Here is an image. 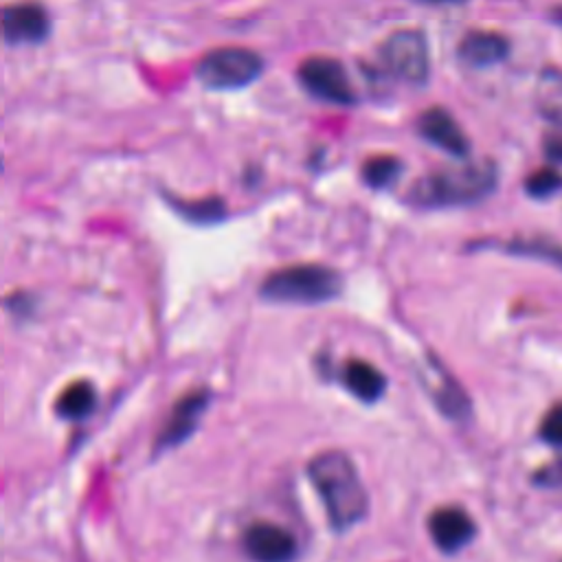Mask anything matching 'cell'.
Listing matches in <instances>:
<instances>
[{
  "label": "cell",
  "mask_w": 562,
  "mask_h": 562,
  "mask_svg": "<svg viewBox=\"0 0 562 562\" xmlns=\"http://www.w3.org/2000/svg\"><path fill=\"white\" fill-rule=\"evenodd\" d=\"M507 252H518V255H529V257H540L547 261H553L558 266H562V248H558L555 244L549 241H538V239H522V241H512L505 248Z\"/></svg>",
  "instance_id": "19"
},
{
  "label": "cell",
  "mask_w": 562,
  "mask_h": 562,
  "mask_svg": "<svg viewBox=\"0 0 562 562\" xmlns=\"http://www.w3.org/2000/svg\"><path fill=\"white\" fill-rule=\"evenodd\" d=\"M336 270L321 263H296L270 272L261 283V296L274 303H325L340 294Z\"/></svg>",
  "instance_id": "3"
},
{
  "label": "cell",
  "mask_w": 562,
  "mask_h": 562,
  "mask_svg": "<svg viewBox=\"0 0 562 562\" xmlns=\"http://www.w3.org/2000/svg\"><path fill=\"white\" fill-rule=\"evenodd\" d=\"M536 479H538V483H542V485H558V483H562V463L547 465Z\"/></svg>",
  "instance_id": "21"
},
{
  "label": "cell",
  "mask_w": 562,
  "mask_h": 562,
  "mask_svg": "<svg viewBox=\"0 0 562 562\" xmlns=\"http://www.w3.org/2000/svg\"><path fill=\"white\" fill-rule=\"evenodd\" d=\"M540 437L547 443L562 448V404H558L555 408H551L547 413V417L542 419V426H540Z\"/></svg>",
  "instance_id": "20"
},
{
  "label": "cell",
  "mask_w": 562,
  "mask_h": 562,
  "mask_svg": "<svg viewBox=\"0 0 562 562\" xmlns=\"http://www.w3.org/2000/svg\"><path fill=\"white\" fill-rule=\"evenodd\" d=\"M424 2H459V0H424Z\"/></svg>",
  "instance_id": "23"
},
{
  "label": "cell",
  "mask_w": 562,
  "mask_h": 562,
  "mask_svg": "<svg viewBox=\"0 0 562 562\" xmlns=\"http://www.w3.org/2000/svg\"><path fill=\"white\" fill-rule=\"evenodd\" d=\"M380 59L384 68L408 83H424L428 77V44L424 33L415 29H404L391 33L382 48H380Z\"/></svg>",
  "instance_id": "5"
},
{
  "label": "cell",
  "mask_w": 562,
  "mask_h": 562,
  "mask_svg": "<svg viewBox=\"0 0 562 562\" xmlns=\"http://www.w3.org/2000/svg\"><path fill=\"white\" fill-rule=\"evenodd\" d=\"M299 81L310 94L323 101H329L336 105H349L356 101L349 75L345 66L334 57H325V55L307 57L299 66Z\"/></svg>",
  "instance_id": "6"
},
{
  "label": "cell",
  "mask_w": 562,
  "mask_h": 562,
  "mask_svg": "<svg viewBox=\"0 0 562 562\" xmlns=\"http://www.w3.org/2000/svg\"><path fill=\"white\" fill-rule=\"evenodd\" d=\"M428 531L443 553L461 551L474 538V522L461 507H439L428 518Z\"/></svg>",
  "instance_id": "10"
},
{
  "label": "cell",
  "mask_w": 562,
  "mask_h": 562,
  "mask_svg": "<svg viewBox=\"0 0 562 562\" xmlns=\"http://www.w3.org/2000/svg\"><path fill=\"white\" fill-rule=\"evenodd\" d=\"M0 35L9 44H37L48 35V15L35 2H18L0 9Z\"/></svg>",
  "instance_id": "8"
},
{
  "label": "cell",
  "mask_w": 562,
  "mask_h": 562,
  "mask_svg": "<svg viewBox=\"0 0 562 562\" xmlns=\"http://www.w3.org/2000/svg\"><path fill=\"white\" fill-rule=\"evenodd\" d=\"M176 206V211L180 215H184L191 222L198 224H209V222H217L224 217L226 206L222 198H204V200H193V202H184V200H173L171 202Z\"/></svg>",
  "instance_id": "17"
},
{
  "label": "cell",
  "mask_w": 562,
  "mask_h": 562,
  "mask_svg": "<svg viewBox=\"0 0 562 562\" xmlns=\"http://www.w3.org/2000/svg\"><path fill=\"white\" fill-rule=\"evenodd\" d=\"M457 53L468 66L483 68L503 61L509 53V42L494 31H472L459 42Z\"/></svg>",
  "instance_id": "12"
},
{
  "label": "cell",
  "mask_w": 562,
  "mask_h": 562,
  "mask_svg": "<svg viewBox=\"0 0 562 562\" xmlns=\"http://www.w3.org/2000/svg\"><path fill=\"white\" fill-rule=\"evenodd\" d=\"M209 404V391L206 389H198L191 391L187 395H182L176 406L171 408L167 422L162 424L158 437H156V452H165L176 448L178 443H182L184 439H189V435L195 430L202 413L206 411Z\"/></svg>",
  "instance_id": "7"
},
{
  "label": "cell",
  "mask_w": 562,
  "mask_h": 562,
  "mask_svg": "<svg viewBox=\"0 0 562 562\" xmlns=\"http://www.w3.org/2000/svg\"><path fill=\"white\" fill-rule=\"evenodd\" d=\"M417 132L435 147L452 154V156H468L470 143L454 116L443 108H430L417 119Z\"/></svg>",
  "instance_id": "11"
},
{
  "label": "cell",
  "mask_w": 562,
  "mask_h": 562,
  "mask_svg": "<svg viewBox=\"0 0 562 562\" xmlns=\"http://www.w3.org/2000/svg\"><path fill=\"white\" fill-rule=\"evenodd\" d=\"M400 171L402 162L395 156H373L362 165V180L373 189H382L393 184Z\"/></svg>",
  "instance_id": "16"
},
{
  "label": "cell",
  "mask_w": 562,
  "mask_h": 562,
  "mask_svg": "<svg viewBox=\"0 0 562 562\" xmlns=\"http://www.w3.org/2000/svg\"><path fill=\"white\" fill-rule=\"evenodd\" d=\"M263 70V59L259 53L244 46H224L206 53L198 66L195 75L200 83L211 90H233L252 83Z\"/></svg>",
  "instance_id": "4"
},
{
  "label": "cell",
  "mask_w": 562,
  "mask_h": 562,
  "mask_svg": "<svg viewBox=\"0 0 562 562\" xmlns=\"http://www.w3.org/2000/svg\"><path fill=\"white\" fill-rule=\"evenodd\" d=\"M307 474L325 505L329 525L336 531H347L367 516L369 494L353 461L345 452H318L310 461Z\"/></svg>",
  "instance_id": "1"
},
{
  "label": "cell",
  "mask_w": 562,
  "mask_h": 562,
  "mask_svg": "<svg viewBox=\"0 0 562 562\" xmlns=\"http://www.w3.org/2000/svg\"><path fill=\"white\" fill-rule=\"evenodd\" d=\"M544 151L551 160L555 162H562V136H549L544 140Z\"/></svg>",
  "instance_id": "22"
},
{
  "label": "cell",
  "mask_w": 562,
  "mask_h": 562,
  "mask_svg": "<svg viewBox=\"0 0 562 562\" xmlns=\"http://www.w3.org/2000/svg\"><path fill=\"white\" fill-rule=\"evenodd\" d=\"M244 551L252 562H292L294 536L274 522H255L244 533Z\"/></svg>",
  "instance_id": "9"
},
{
  "label": "cell",
  "mask_w": 562,
  "mask_h": 562,
  "mask_svg": "<svg viewBox=\"0 0 562 562\" xmlns=\"http://www.w3.org/2000/svg\"><path fill=\"white\" fill-rule=\"evenodd\" d=\"M342 382L362 402H375L386 389L384 375L364 360H349L342 369Z\"/></svg>",
  "instance_id": "13"
},
{
  "label": "cell",
  "mask_w": 562,
  "mask_h": 562,
  "mask_svg": "<svg viewBox=\"0 0 562 562\" xmlns=\"http://www.w3.org/2000/svg\"><path fill=\"white\" fill-rule=\"evenodd\" d=\"M97 404V393L94 386L90 382H72L68 384L59 397H57V413L64 419H81L86 415H90V411Z\"/></svg>",
  "instance_id": "15"
},
{
  "label": "cell",
  "mask_w": 562,
  "mask_h": 562,
  "mask_svg": "<svg viewBox=\"0 0 562 562\" xmlns=\"http://www.w3.org/2000/svg\"><path fill=\"white\" fill-rule=\"evenodd\" d=\"M562 189V173L551 169V167H542L536 169L527 180H525V191L531 198H549L555 191Z\"/></svg>",
  "instance_id": "18"
},
{
  "label": "cell",
  "mask_w": 562,
  "mask_h": 562,
  "mask_svg": "<svg viewBox=\"0 0 562 562\" xmlns=\"http://www.w3.org/2000/svg\"><path fill=\"white\" fill-rule=\"evenodd\" d=\"M432 369H435V378L428 389H430L437 406L441 408L443 415H448L452 419H463L470 411V402H468L465 393L448 373L441 371V367H437V362H432Z\"/></svg>",
  "instance_id": "14"
},
{
  "label": "cell",
  "mask_w": 562,
  "mask_h": 562,
  "mask_svg": "<svg viewBox=\"0 0 562 562\" xmlns=\"http://www.w3.org/2000/svg\"><path fill=\"white\" fill-rule=\"evenodd\" d=\"M496 187V167L487 160L443 167L422 176L408 191V200L424 209L463 206L483 200Z\"/></svg>",
  "instance_id": "2"
}]
</instances>
